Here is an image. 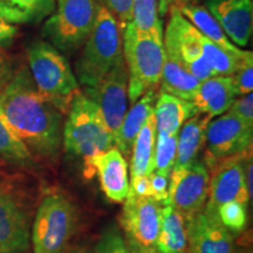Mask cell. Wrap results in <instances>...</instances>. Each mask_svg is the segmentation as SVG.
Masks as SVG:
<instances>
[{"instance_id": "1", "label": "cell", "mask_w": 253, "mask_h": 253, "mask_svg": "<svg viewBox=\"0 0 253 253\" xmlns=\"http://www.w3.org/2000/svg\"><path fill=\"white\" fill-rule=\"evenodd\" d=\"M0 113L32 156L53 160L62 144L63 114L38 91L26 67L0 91Z\"/></svg>"}, {"instance_id": "2", "label": "cell", "mask_w": 253, "mask_h": 253, "mask_svg": "<svg viewBox=\"0 0 253 253\" xmlns=\"http://www.w3.org/2000/svg\"><path fill=\"white\" fill-rule=\"evenodd\" d=\"M81 48L75 62V78L86 90L96 86L123 56L121 26L102 4Z\"/></svg>"}, {"instance_id": "3", "label": "cell", "mask_w": 253, "mask_h": 253, "mask_svg": "<svg viewBox=\"0 0 253 253\" xmlns=\"http://www.w3.org/2000/svg\"><path fill=\"white\" fill-rule=\"evenodd\" d=\"M122 49L128 69L129 104L135 103L142 95L157 89L164 63L162 34H141L132 23L121 26Z\"/></svg>"}, {"instance_id": "4", "label": "cell", "mask_w": 253, "mask_h": 253, "mask_svg": "<svg viewBox=\"0 0 253 253\" xmlns=\"http://www.w3.org/2000/svg\"><path fill=\"white\" fill-rule=\"evenodd\" d=\"M28 71L37 89L62 114L68 112L80 86L66 56L45 40L27 48Z\"/></svg>"}, {"instance_id": "5", "label": "cell", "mask_w": 253, "mask_h": 253, "mask_svg": "<svg viewBox=\"0 0 253 253\" xmlns=\"http://www.w3.org/2000/svg\"><path fill=\"white\" fill-rule=\"evenodd\" d=\"M67 114L62 129V144L67 153L86 161L116 148L99 107L84 93L73 99Z\"/></svg>"}, {"instance_id": "6", "label": "cell", "mask_w": 253, "mask_h": 253, "mask_svg": "<svg viewBox=\"0 0 253 253\" xmlns=\"http://www.w3.org/2000/svg\"><path fill=\"white\" fill-rule=\"evenodd\" d=\"M100 5V0H55L54 11L42 27L45 41L60 53H75L86 42Z\"/></svg>"}, {"instance_id": "7", "label": "cell", "mask_w": 253, "mask_h": 253, "mask_svg": "<svg viewBox=\"0 0 253 253\" xmlns=\"http://www.w3.org/2000/svg\"><path fill=\"white\" fill-rule=\"evenodd\" d=\"M77 223V209L66 196L59 192L45 196L31 233L33 252L62 253L74 235Z\"/></svg>"}, {"instance_id": "8", "label": "cell", "mask_w": 253, "mask_h": 253, "mask_svg": "<svg viewBox=\"0 0 253 253\" xmlns=\"http://www.w3.org/2000/svg\"><path fill=\"white\" fill-rule=\"evenodd\" d=\"M162 207L153 198L126 195L120 223L132 253H156Z\"/></svg>"}, {"instance_id": "9", "label": "cell", "mask_w": 253, "mask_h": 253, "mask_svg": "<svg viewBox=\"0 0 253 253\" xmlns=\"http://www.w3.org/2000/svg\"><path fill=\"white\" fill-rule=\"evenodd\" d=\"M169 20L163 31L164 50L199 81L217 77L202 54L197 42V30L183 17L176 6L169 9Z\"/></svg>"}, {"instance_id": "10", "label": "cell", "mask_w": 253, "mask_h": 253, "mask_svg": "<svg viewBox=\"0 0 253 253\" xmlns=\"http://www.w3.org/2000/svg\"><path fill=\"white\" fill-rule=\"evenodd\" d=\"M253 128L226 112L210 121L205 131L204 164L212 169L217 163L252 149Z\"/></svg>"}, {"instance_id": "11", "label": "cell", "mask_w": 253, "mask_h": 253, "mask_svg": "<svg viewBox=\"0 0 253 253\" xmlns=\"http://www.w3.org/2000/svg\"><path fill=\"white\" fill-rule=\"evenodd\" d=\"M128 69L122 56L96 86L84 90V94L99 107L114 140L128 112Z\"/></svg>"}, {"instance_id": "12", "label": "cell", "mask_w": 253, "mask_h": 253, "mask_svg": "<svg viewBox=\"0 0 253 253\" xmlns=\"http://www.w3.org/2000/svg\"><path fill=\"white\" fill-rule=\"evenodd\" d=\"M250 154H252V149L220 161L211 169L209 195L203 210L204 212L218 217V209L232 201L249 205L251 198L245 182L244 163Z\"/></svg>"}, {"instance_id": "13", "label": "cell", "mask_w": 253, "mask_h": 253, "mask_svg": "<svg viewBox=\"0 0 253 253\" xmlns=\"http://www.w3.org/2000/svg\"><path fill=\"white\" fill-rule=\"evenodd\" d=\"M210 173L207 166L195 161L184 169L172 170L169 177L168 204L184 216L185 219L204 210L209 195Z\"/></svg>"}, {"instance_id": "14", "label": "cell", "mask_w": 253, "mask_h": 253, "mask_svg": "<svg viewBox=\"0 0 253 253\" xmlns=\"http://www.w3.org/2000/svg\"><path fill=\"white\" fill-rule=\"evenodd\" d=\"M84 173L91 178L97 173L106 197L114 203H123L129 191L128 163L118 148L97 154L84 161Z\"/></svg>"}, {"instance_id": "15", "label": "cell", "mask_w": 253, "mask_h": 253, "mask_svg": "<svg viewBox=\"0 0 253 253\" xmlns=\"http://www.w3.org/2000/svg\"><path fill=\"white\" fill-rule=\"evenodd\" d=\"M30 244V223L23 205L0 186V253H27Z\"/></svg>"}, {"instance_id": "16", "label": "cell", "mask_w": 253, "mask_h": 253, "mask_svg": "<svg viewBox=\"0 0 253 253\" xmlns=\"http://www.w3.org/2000/svg\"><path fill=\"white\" fill-rule=\"evenodd\" d=\"M189 253H237L232 233L204 211L186 219Z\"/></svg>"}, {"instance_id": "17", "label": "cell", "mask_w": 253, "mask_h": 253, "mask_svg": "<svg viewBox=\"0 0 253 253\" xmlns=\"http://www.w3.org/2000/svg\"><path fill=\"white\" fill-rule=\"evenodd\" d=\"M204 6L232 43L239 48L248 46L252 36L253 0H207Z\"/></svg>"}, {"instance_id": "18", "label": "cell", "mask_w": 253, "mask_h": 253, "mask_svg": "<svg viewBox=\"0 0 253 253\" xmlns=\"http://www.w3.org/2000/svg\"><path fill=\"white\" fill-rule=\"evenodd\" d=\"M238 96L232 77H212L201 82L192 103L199 114L213 119L225 114Z\"/></svg>"}, {"instance_id": "19", "label": "cell", "mask_w": 253, "mask_h": 253, "mask_svg": "<svg viewBox=\"0 0 253 253\" xmlns=\"http://www.w3.org/2000/svg\"><path fill=\"white\" fill-rule=\"evenodd\" d=\"M157 97L156 89L147 91L135 103H132L131 108L126 112L115 137V147L125 158L130 156L136 136L154 113Z\"/></svg>"}, {"instance_id": "20", "label": "cell", "mask_w": 253, "mask_h": 253, "mask_svg": "<svg viewBox=\"0 0 253 253\" xmlns=\"http://www.w3.org/2000/svg\"><path fill=\"white\" fill-rule=\"evenodd\" d=\"M211 120L210 116L198 113L183 123L177 134L176 160L172 170L184 169L197 161L199 151L205 144V131Z\"/></svg>"}, {"instance_id": "21", "label": "cell", "mask_w": 253, "mask_h": 253, "mask_svg": "<svg viewBox=\"0 0 253 253\" xmlns=\"http://www.w3.org/2000/svg\"><path fill=\"white\" fill-rule=\"evenodd\" d=\"M178 8L183 17L197 30L202 36L207 39L212 41L214 45L220 47L225 52L236 56H243L246 54L248 50H244L237 47L232 41H230L226 34L224 33L223 28L218 24V21L213 18V15L208 11L204 5H173Z\"/></svg>"}, {"instance_id": "22", "label": "cell", "mask_w": 253, "mask_h": 253, "mask_svg": "<svg viewBox=\"0 0 253 253\" xmlns=\"http://www.w3.org/2000/svg\"><path fill=\"white\" fill-rule=\"evenodd\" d=\"M155 120L158 134H178L183 123L198 114L191 101L161 93L155 103Z\"/></svg>"}, {"instance_id": "23", "label": "cell", "mask_w": 253, "mask_h": 253, "mask_svg": "<svg viewBox=\"0 0 253 253\" xmlns=\"http://www.w3.org/2000/svg\"><path fill=\"white\" fill-rule=\"evenodd\" d=\"M156 253H189L186 219L171 205H163Z\"/></svg>"}, {"instance_id": "24", "label": "cell", "mask_w": 253, "mask_h": 253, "mask_svg": "<svg viewBox=\"0 0 253 253\" xmlns=\"http://www.w3.org/2000/svg\"><path fill=\"white\" fill-rule=\"evenodd\" d=\"M166 52V50H164ZM201 84V81L190 73L175 58L166 53L163 71L161 75V93L169 94L178 99L191 101Z\"/></svg>"}, {"instance_id": "25", "label": "cell", "mask_w": 253, "mask_h": 253, "mask_svg": "<svg viewBox=\"0 0 253 253\" xmlns=\"http://www.w3.org/2000/svg\"><path fill=\"white\" fill-rule=\"evenodd\" d=\"M157 129L155 114L147 120L144 126L136 136L131 148L130 175L131 178L150 176L154 172L155 145H156Z\"/></svg>"}, {"instance_id": "26", "label": "cell", "mask_w": 253, "mask_h": 253, "mask_svg": "<svg viewBox=\"0 0 253 253\" xmlns=\"http://www.w3.org/2000/svg\"><path fill=\"white\" fill-rule=\"evenodd\" d=\"M55 8V0H0V19L12 25L39 23Z\"/></svg>"}, {"instance_id": "27", "label": "cell", "mask_w": 253, "mask_h": 253, "mask_svg": "<svg viewBox=\"0 0 253 253\" xmlns=\"http://www.w3.org/2000/svg\"><path fill=\"white\" fill-rule=\"evenodd\" d=\"M0 160L21 167L31 166L33 163V156L30 150L12 130L1 113H0Z\"/></svg>"}, {"instance_id": "28", "label": "cell", "mask_w": 253, "mask_h": 253, "mask_svg": "<svg viewBox=\"0 0 253 253\" xmlns=\"http://www.w3.org/2000/svg\"><path fill=\"white\" fill-rule=\"evenodd\" d=\"M197 42L204 59L207 60L209 66H210L217 77H231L236 72L240 60L244 58L249 52L248 50L246 54L240 56V58L239 56L230 54V53L221 49L220 47L214 45L212 41H210L204 36H202L198 31Z\"/></svg>"}, {"instance_id": "29", "label": "cell", "mask_w": 253, "mask_h": 253, "mask_svg": "<svg viewBox=\"0 0 253 253\" xmlns=\"http://www.w3.org/2000/svg\"><path fill=\"white\" fill-rule=\"evenodd\" d=\"M131 23L141 34H162L163 21L158 14V0H132Z\"/></svg>"}, {"instance_id": "30", "label": "cell", "mask_w": 253, "mask_h": 253, "mask_svg": "<svg viewBox=\"0 0 253 253\" xmlns=\"http://www.w3.org/2000/svg\"><path fill=\"white\" fill-rule=\"evenodd\" d=\"M177 134H158L155 145L154 172L169 178L176 160Z\"/></svg>"}, {"instance_id": "31", "label": "cell", "mask_w": 253, "mask_h": 253, "mask_svg": "<svg viewBox=\"0 0 253 253\" xmlns=\"http://www.w3.org/2000/svg\"><path fill=\"white\" fill-rule=\"evenodd\" d=\"M217 214L220 223L230 232L240 233L248 225V205L240 202H227L218 209Z\"/></svg>"}, {"instance_id": "32", "label": "cell", "mask_w": 253, "mask_h": 253, "mask_svg": "<svg viewBox=\"0 0 253 253\" xmlns=\"http://www.w3.org/2000/svg\"><path fill=\"white\" fill-rule=\"evenodd\" d=\"M231 77L235 81L239 96L252 93L253 90V54L249 50L248 54L240 60L236 72Z\"/></svg>"}, {"instance_id": "33", "label": "cell", "mask_w": 253, "mask_h": 253, "mask_svg": "<svg viewBox=\"0 0 253 253\" xmlns=\"http://www.w3.org/2000/svg\"><path fill=\"white\" fill-rule=\"evenodd\" d=\"M95 253H132L126 244L125 237L118 230L110 229L104 232L97 243Z\"/></svg>"}, {"instance_id": "34", "label": "cell", "mask_w": 253, "mask_h": 253, "mask_svg": "<svg viewBox=\"0 0 253 253\" xmlns=\"http://www.w3.org/2000/svg\"><path fill=\"white\" fill-rule=\"evenodd\" d=\"M100 2L115 17L120 26L131 23L132 0H100Z\"/></svg>"}, {"instance_id": "35", "label": "cell", "mask_w": 253, "mask_h": 253, "mask_svg": "<svg viewBox=\"0 0 253 253\" xmlns=\"http://www.w3.org/2000/svg\"><path fill=\"white\" fill-rule=\"evenodd\" d=\"M227 112L253 128V94L250 93L237 97Z\"/></svg>"}, {"instance_id": "36", "label": "cell", "mask_w": 253, "mask_h": 253, "mask_svg": "<svg viewBox=\"0 0 253 253\" xmlns=\"http://www.w3.org/2000/svg\"><path fill=\"white\" fill-rule=\"evenodd\" d=\"M153 199L161 205H167L169 199V178L160 173L153 172L150 175Z\"/></svg>"}, {"instance_id": "37", "label": "cell", "mask_w": 253, "mask_h": 253, "mask_svg": "<svg viewBox=\"0 0 253 253\" xmlns=\"http://www.w3.org/2000/svg\"><path fill=\"white\" fill-rule=\"evenodd\" d=\"M128 195L137 198H153L150 176H141L130 178Z\"/></svg>"}, {"instance_id": "38", "label": "cell", "mask_w": 253, "mask_h": 253, "mask_svg": "<svg viewBox=\"0 0 253 253\" xmlns=\"http://www.w3.org/2000/svg\"><path fill=\"white\" fill-rule=\"evenodd\" d=\"M18 33V28L7 21L0 19V47H7L14 40Z\"/></svg>"}, {"instance_id": "39", "label": "cell", "mask_w": 253, "mask_h": 253, "mask_svg": "<svg viewBox=\"0 0 253 253\" xmlns=\"http://www.w3.org/2000/svg\"><path fill=\"white\" fill-rule=\"evenodd\" d=\"M173 2H175V0H158V14H160L161 19H163L168 14Z\"/></svg>"}, {"instance_id": "40", "label": "cell", "mask_w": 253, "mask_h": 253, "mask_svg": "<svg viewBox=\"0 0 253 253\" xmlns=\"http://www.w3.org/2000/svg\"><path fill=\"white\" fill-rule=\"evenodd\" d=\"M207 0H175L173 5H185V4H191V5H203V2Z\"/></svg>"}]
</instances>
